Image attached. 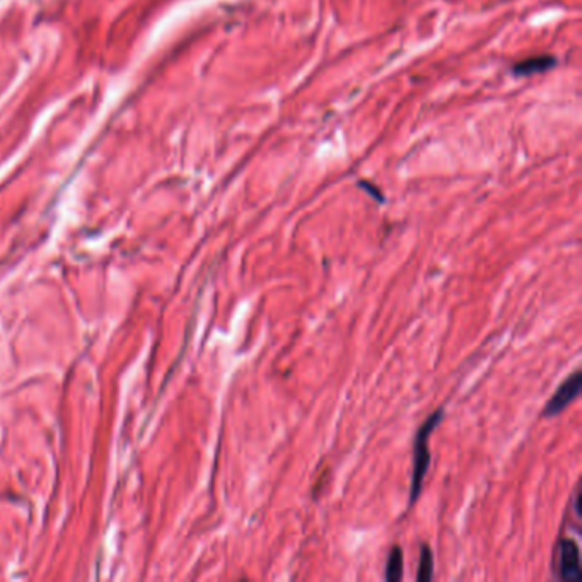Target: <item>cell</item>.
<instances>
[{
	"mask_svg": "<svg viewBox=\"0 0 582 582\" xmlns=\"http://www.w3.org/2000/svg\"><path fill=\"white\" fill-rule=\"evenodd\" d=\"M384 577L388 582H398L403 577V552L400 547H393L386 560Z\"/></svg>",
	"mask_w": 582,
	"mask_h": 582,
	"instance_id": "5b68a950",
	"label": "cell"
},
{
	"mask_svg": "<svg viewBox=\"0 0 582 582\" xmlns=\"http://www.w3.org/2000/svg\"><path fill=\"white\" fill-rule=\"evenodd\" d=\"M444 410L439 409L434 413L429 415V418L420 426V429L415 434L413 444V469H411V485H410V506H413L418 501L422 493L423 480H426L427 472L430 467V451H429V438L435 427L443 422Z\"/></svg>",
	"mask_w": 582,
	"mask_h": 582,
	"instance_id": "6da1fadb",
	"label": "cell"
},
{
	"mask_svg": "<svg viewBox=\"0 0 582 582\" xmlns=\"http://www.w3.org/2000/svg\"><path fill=\"white\" fill-rule=\"evenodd\" d=\"M555 64H557V60L550 55L533 57V58H527V60H523V62H519V64H515L513 67V72H514V76H521V77L535 76V74L547 72V70L554 67Z\"/></svg>",
	"mask_w": 582,
	"mask_h": 582,
	"instance_id": "277c9868",
	"label": "cell"
},
{
	"mask_svg": "<svg viewBox=\"0 0 582 582\" xmlns=\"http://www.w3.org/2000/svg\"><path fill=\"white\" fill-rule=\"evenodd\" d=\"M360 186H363L364 190H369V191H371V195H372L374 198H380V202H382V195H381V191H380V190L371 188V185H367V183H360Z\"/></svg>",
	"mask_w": 582,
	"mask_h": 582,
	"instance_id": "ba28073f",
	"label": "cell"
},
{
	"mask_svg": "<svg viewBox=\"0 0 582 582\" xmlns=\"http://www.w3.org/2000/svg\"><path fill=\"white\" fill-rule=\"evenodd\" d=\"M554 576L565 582H579L582 579L581 572V555L579 547L571 538H560L554 550Z\"/></svg>",
	"mask_w": 582,
	"mask_h": 582,
	"instance_id": "7a4b0ae2",
	"label": "cell"
},
{
	"mask_svg": "<svg viewBox=\"0 0 582 582\" xmlns=\"http://www.w3.org/2000/svg\"><path fill=\"white\" fill-rule=\"evenodd\" d=\"M581 388H582V376L579 371H576L559 386V389L554 393V396L548 400L547 406H544V410L542 413L543 417L552 418V417H557V415L562 413L567 406H571L572 403L579 398Z\"/></svg>",
	"mask_w": 582,
	"mask_h": 582,
	"instance_id": "3957f363",
	"label": "cell"
},
{
	"mask_svg": "<svg viewBox=\"0 0 582 582\" xmlns=\"http://www.w3.org/2000/svg\"><path fill=\"white\" fill-rule=\"evenodd\" d=\"M581 489H576V492H574V509H576V515L577 518H581Z\"/></svg>",
	"mask_w": 582,
	"mask_h": 582,
	"instance_id": "52a82bcc",
	"label": "cell"
},
{
	"mask_svg": "<svg viewBox=\"0 0 582 582\" xmlns=\"http://www.w3.org/2000/svg\"><path fill=\"white\" fill-rule=\"evenodd\" d=\"M434 577V554L429 548V544H420V562L417 571L418 582H429Z\"/></svg>",
	"mask_w": 582,
	"mask_h": 582,
	"instance_id": "8992f818",
	"label": "cell"
}]
</instances>
